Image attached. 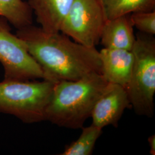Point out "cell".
<instances>
[{
    "label": "cell",
    "mask_w": 155,
    "mask_h": 155,
    "mask_svg": "<svg viewBox=\"0 0 155 155\" xmlns=\"http://www.w3.org/2000/svg\"><path fill=\"white\" fill-rule=\"evenodd\" d=\"M16 34L43 70L45 79L75 81L92 72L101 74L100 52L95 47L72 41L61 32H46L32 24L17 29Z\"/></svg>",
    "instance_id": "cell-1"
},
{
    "label": "cell",
    "mask_w": 155,
    "mask_h": 155,
    "mask_svg": "<svg viewBox=\"0 0 155 155\" xmlns=\"http://www.w3.org/2000/svg\"><path fill=\"white\" fill-rule=\"evenodd\" d=\"M108 83L98 72L75 81L56 82L45 110V121L60 127L82 128Z\"/></svg>",
    "instance_id": "cell-2"
},
{
    "label": "cell",
    "mask_w": 155,
    "mask_h": 155,
    "mask_svg": "<svg viewBox=\"0 0 155 155\" xmlns=\"http://www.w3.org/2000/svg\"><path fill=\"white\" fill-rule=\"evenodd\" d=\"M55 83L47 79H4L0 82V113L26 124L45 121V110Z\"/></svg>",
    "instance_id": "cell-3"
},
{
    "label": "cell",
    "mask_w": 155,
    "mask_h": 155,
    "mask_svg": "<svg viewBox=\"0 0 155 155\" xmlns=\"http://www.w3.org/2000/svg\"><path fill=\"white\" fill-rule=\"evenodd\" d=\"M153 35L137 34L131 50L133 63L127 90L136 114L153 116L155 93V40Z\"/></svg>",
    "instance_id": "cell-4"
},
{
    "label": "cell",
    "mask_w": 155,
    "mask_h": 155,
    "mask_svg": "<svg viewBox=\"0 0 155 155\" xmlns=\"http://www.w3.org/2000/svg\"><path fill=\"white\" fill-rule=\"evenodd\" d=\"M107 18L101 0H74L60 32L88 47H95Z\"/></svg>",
    "instance_id": "cell-5"
},
{
    "label": "cell",
    "mask_w": 155,
    "mask_h": 155,
    "mask_svg": "<svg viewBox=\"0 0 155 155\" xmlns=\"http://www.w3.org/2000/svg\"><path fill=\"white\" fill-rule=\"evenodd\" d=\"M9 24L0 17V63L4 69V79H45L43 70L29 54L24 42L12 32Z\"/></svg>",
    "instance_id": "cell-6"
},
{
    "label": "cell",
    "mask_w": 155,
    "mask_h": 155,
    "mask_svg": "<svg viewBox=\"0 0 155 155\" xmlns=\"http://www.w3.org/2000/svg\"><path fill=\"white\" fill-rule=\"evenodd\" d=\"M129 106L127 89L109 83L94 105L91 114L92 124L101 129L110 125L116 127L124 110Z\"/></svg>",
    "instance_id": "cell-7"
},
{
    "label": "cell",
    "mask_w": 155,
    "mask_h": 155,
    "mask_svg": "<svg viewBox=\"0 0 155 155\" xmlns=\"http://www.w3.org/2000/svg\"><path fill=\"white\" fill-rule=\"evenodd\" d=\"M101 74L109 83L120 85L127 89L133 67L131 51L104 48L99 51Z\"/></svg>",
    "instance_id": "cell-8"
},
{
    "label": "cell",
    "mask_w": 155,
    "mask_h": 155,
    "mask_svg": "<svg viewBox=\"0 0 155 155\" xmlns=\"http://www.w3.org/2000/svg\"><path fill=\"white\" fill-rule=\"evenodd\" d=\"M74 0H28L37 22L45 32H60L62 22Z\"/></svg>",
    "instance_id": "cell-9"
},
{
    "label": "cell",
    "mask_w": 155,
    "mask_h": 155,
    "mask_svg": "<svg viewBox=\"0 0 155 155\" xmlns=\"http://www.w3.org/2000/svg\"><path fill=\"white\" fill-rule=\"evenodd\" d=\"M128 15L107 19L102 29L100 41L104 48L131 51L136 37Z\"/></svg>",
    "instance_id": "cell-10"
},
{
    "label": "cell",
    "mask_w": 155,
    "mask_h": 155,
    "mask_svg": "<svg viewBox=\"0 0 155 155\" xmlns=\"http://www.w3.org/2000/svg\"><path fill=\"white\" fill-rule=\"evenodd\" d=\"M32 11L22 0H0V17L5 18L17 29L32 24Z\"/></svg>",
    "instance_id": "cell-11"
},
{
    "label": "cell",
    "mask_w": 155,
    "mask_h": 155,
    "mask_svg": "<svg viewBox=\"0 0 155 155\" xmlns=\"http://www.w3.org/2000/svg\"><path fill=\"white\" fill-rule=\"evenodd\" d=\"M107 19L134 12L155 11V0H101Z\"/></svg>",
    "instance_id": "cell-12"
},
{
    "label": "cell",
    "mask_w": 155,
    "mask_h": 155,
    "mask_svg": "<svg viewBox=\"0 0 155 155\" xmlns=\"http://www.w3.org/2000/svg\"><path fill=\"white\" fill-rule=\"evenodd\" d=\"M79 138L68 145L61 155H90L93 151L96 141L102 133V129L93 124L87 127H82Z\"/></svg>",
    "instance_id": "cell-13"
},
{
    "label": "cell",
    "mask_w": 155,
    "mask_h": 155,
    "mask_svg": "<svg viewBox=\"0 0 155 155\" xmlns=\"http://www.w3.org/2000/svg\"><path fill=\"white\" fill-rule=\"evenodd\" d=\"M131 14L130 19L133 26L142 33L155 35V11L134 12Z\"/></svg>",
    "instance_id": "cell-14"
},
{
    "label": "cell",
    "mask_w": 155,
    "mask_h": 155,
    "mask_svg": "<svg viewBox=\"0 0 155 155\" xmlns=\"http://www.w3.org/2000/svg\"><path fill=\"white\" fill-rule=\"evenodd\" d=\"M150 144V153L152 155H155V135H151L148 139Z\"/></svg>",
    "instance_id": "cell-15"
}]
</instances>
